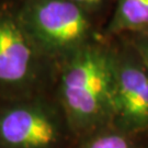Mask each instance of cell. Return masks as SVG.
<instances>
[{
  "label": "cell",
  "instance_id": "obj_1",
  "mask_svg": "<svg viewBox=\"0 0 148 148\" xmlns=\"http://www.w3.org/2000/svg\"><path fill=\"white\" fill-rule=\"evenodd\" d=\"M65 60L59 92L73 126L90 130L113 120L115 55L91 42Z\"/></svg>",
  "mask_w": 148,
  "mask_h": 148
},
{
  "label": "cell",
  "instance_id": "obj_2",
  "mask_svg": "<svg viewBox=\"0 0 148 148\" xmlns=\"http://www.w3.org/2000/svg\"><path fill=\"white\" fill-rule=\"evenodd\" d=\"M23 25L37 49L48 57L66 59L93 37L90 14L69 0H32Z\"/></svg>",
  "mask_w": 148,
  "mask_h": 148
},
{
  "label": "cell",
  "instance_id": "obj_3",
  "mask_svg": "<svg viewBox=\"0 0 148 148\" xmlns=\"http://www.w3.org/2000/svg\"><path fill=\"white\" fill-rule=\"evenodd\" d=\"M113 120L128 132L148 127V70L138 56L115 55Z\"/></svg>",
  "mask_w": 148,
  "mask_h": 148
},
{
  "label": "cell",
  "instance_id": "obj_4",
  "mask_svg": "<svg viewBox=\"0 0 148 148\" xmlns=\"http://www.w3.org/2000/svg\"><path fill=\"white\" fill-rule=\"evenodd\" d=\"M60 137L58 117L48 108L16 106L0 116V139L11 148H54Z\"/></svg>",
  "mask_w": 148,
  "mask_h": 148
},
{
  "label": "cell",
  "instance_id": "obj_5",
  "mask_svg": "<svg viewBox=\"0 0 148 148\" xmlns=\"http://www.w3.org/2000/svg\"><path fill=\"white\" fill-rule=\"evenodd\" d=\"M37 51L24 27L0 19V84L18 85L30 78Z\"/></svg>",
  "mask_w": 148,
  "mask_h": 148
},
{
  "label": "cell",
  "instance_id": "obj_6",
  "mask_svg": "<svg viewBox=\"0 0 148 148\" xmlns=\"http://www.w3.org/2000/svg\"><path fill=\"white\" fill-rule=\"evenodd\" d=\"M144 31H148V0H116L108 32L120 34Z\"/></svg>",
  "mask_w": 148,
  "mask_h": 148
},
{
  "label": "cell",
  "instance_id": "obj_7",
  "mask_svg": "<svg viewBox=\"0 0 148 148\" xmlns=\"http://www.w3.org/2000/svg\"><path fill=\"white\" fill-rule=\"evenodd\" d=\"M84 148H133L132 144L124 135L116 133L100 134L92 137Z\"/></svg>",
  "mask_w": 148,
  "mask_h": 148
},
{
  "label": "cell",
  "instance_id": "obj_8",
  "mask_svg": "<svg viewBox=\"0 0 148 148\" xmlns=\"http://www.w3.org/2000/svg\"><path fill=\"white\" fill-rule=\"evenodd\" d=\"M142 33L135 40L136 54L148 70V31L139 32Z\"/></svg>",
  "mask_w": 148,
  "mask_h": 148
},
{
  "label": "cell",
  "instance_id": "obj_9",
  "mask_svg": "<svg viewBox=\"0 0 148 148\" xmlns=\"http://www.w3.org/2000/svg\"><path fill=\"white\" fill-rule=\"evenodd\" d=\"M69 1L74 2L75 5H77L81 9H84L86 12L91 14L95 11L100 10L104 5L106 0H69Z\"/></svg>",
  "mask_w": 148,
  "mask_h": 148
}]
</instances>
